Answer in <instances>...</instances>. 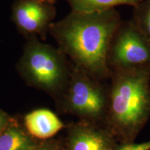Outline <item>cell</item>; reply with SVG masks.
<instances>
[{
    "label": "cell",
    "instance_id": "6",
    "mask_svg": "<svg viewBox=\"0 0 150 150\" xmlns=\"http://www.w3.org/2000/svg\"><path fill=\"white\" fill-rule=\"evenodd\" d=\"M89 74L79 68L74 71L69 86L68 100L73 109L79 113L96 116L104 109V95L102 88Z\"/></svg>",
    "mask_w": 150,
    "mask_h": 150
},
{
    "label": "cell",
    "instance_id": "7",
    "mask_svg": "<svg viewBox=\"0 0 150 150\" xmlns=\"http://www.w3.org/2000/svg\"><path fill=\"white\" fill-rule=\"evenodd\" d=\"M24 122L30 134L40 139L53 136L63 127L59 118L51 110L47 109L30 112L26 115Z\"/></svg>",
    "mask_w": 150,
    "mask_h": 150
},
{
    "label": "cell",
    "instance_id": "11",
    "mask_svg": "<svg viewBox=\"0 0 150 150\" xmlns=\"http://www.w3.org/2000/svg\"><path fill=\"white\" fill-rule=\"evenodd\" d=\"M129 21L150 44V0H142L133 7Z\"/></svg>",
    "mask_w": 150,
    "mask_h": 150
},
{
    "label": "cell",
    "instance_id": "15",
    "mask_svg": "<svg viewBox=\"0 0 150 150\" xmlns=\"http://www.w3.org/2000/svg\"><path fill=\"white\" fill-rule=\"evenodd\" d=\"M34 150H52V149L50 148V147H49V146H42V147H37L36 149H35Z\"/></svg>",
    "mask_w": 150,
    "mask_h": 150
},
{
    "label": "cell",
    "instance_id": "2",
    "mask_svg": "<svg viewBox=\"0 0 150 150\" xmlns=\"http://www.w3.org/2000/svg\"><path fill=\"white\" fill-rule=\"evenodd\" d=\"M150 67L117 70L110 99L114 120L133 130L142 125L150 111Z\"/></svg>",
    "mask_w": 150,
    "mask_h": 150
},
{
    "label": "cell",
    "instance_id": "10",
    "mask_svg": "<svg viewBox=\"0 0 150 150\" xmlns=\"http://www.w3.org/2000/svg\"><path fill=\"white\" fill-rule=\"evenodd\" d=\"M35 143L16 127H6L0 134V150H34Z\"/></svg>",
    "mask_w": 150,
    "mask_h": 150
},
{
    "label": "cell",
    "instance_id": "12",
    "mask_svg": "<svg viewBox=\"0 0 150 150\" xmlns=\"http://www.w3.org/2000/svg\"><path fill=\"white\" fill-rule=\"evenodd\" d=\"M117 150H150V141L122 146Z\"/></svg>",
    "mask_w": 150,
    "mask_h": 150
},
{
    "label": "cell",
    "instance_id": "4",
    "mask_svg": "<svg viewBox=\"0 0 150 150\" xmlns=\"http://www.w3.org/2000/svg\"><path fill=\"white\" fill-rule=\"evenodd\" d=\"M117 70L150 67V44L130 21L122 22L110 43L108 65Z\"/></svg>",
    "mask_w": 150,
    "mask_h": 150
},
{
    "label": "cell",
    "instance_id": "3",
    "mask_svg": "<svg viewBox=\"0 0 150 150\" xmlns=\"http://www.w3.org/2000/svg\"><path fill=\"white\" fill-rule=\"evenodd\" d=\"M65 56L59 49L40 42L38 38H30L24 45L20 71L33 85L55 91L66 77Z\"/></svg>",
    "mask_w": 150,
    "mask_h": 150
},
{
    "label": "cell",
    "instance_id": "5",
    "mask_svg": "<svg viewBox=\"0 0 150 150\" xmlns=\"http://www.w3.org/2000/svg\"><path fill=\"white\" fill-rule=\"evenodd\" d=\"M56 15L54 4L37 0H16L12 6L11 20L26 39L40 37L45 40Z\"/></svg>",
    "mask_w": 150,
    "mask_h": 150
},
{
    "label": "cell",
    "instance_id": "13",
    "mask_svg": "<svg viewBox=\"0 0 150 150\" xmlns=\"http://www.w3.org/2000/svg\"><path fill=\"white\" fill-rule=\"evenodd\" d=\"M8 125V117L4 112L0 111V134Z\"/></svg>",
    "mask_w": 150,
    "mask_h": 150
},
{
    "label": "cell",
    "instance_id": "1",
    "mask_svg": "<svg viewBox=\"0 0 150 150\" xmlns=\"http://www.w3.org/2000/svg\"><path fill=\"white\" fill-rule=\"evenodd\" d=\"M122 22L115 8L91 13L71 11L62 20L53 22L49 33L78 68L103 76L109 70L110 43Z\"/></svg>",
    "mask_w": 150,
    "mask_h": 150
},
{
    "label": "cell",
    "instance_id": "8",
    "mask_svg": "<svg viewBox=\"0 0 150 150\" xmlns=\"http://www.w3.org/2000/svg\"><path fill=\"white\" fill-rule=\"evenodd\" d=\"M70 150H113L111 140L101 131L81 128L74 131L70 140Z\"/></svg>",
    "mask_w": 150,
    "mask_h": 150
},
{
    "label": "cell",
    "instance_id": "14",
    "mask_svg": "<svg viewBox=\"0 0 150 150\" xmlns=\"http://www.w3.org/2000/svg\"><path fill=\"white\" fill-rule=\"evenodd\" d=\"M37 1H41L43 3H47V4H55L57 0H37Z\"/></svg>",
    "mask_w": 150,
    "mask_h": 150
},
{
    "label": "cell",
    "instance_id": "9",
    "mask_svg": "<svg viewBox=\"0 0 150 150\" xmlns=\"http://www.w3.org/2000/svg\"><path fill=\"white\" fill-rule=\"evenodd\" d=\"M142 0H66L72 11L83 13L103 12L121 5L135 6Z\"/></svg>",
    "mask_w": 150,
    "mask_h": 150
}]
</instances>
